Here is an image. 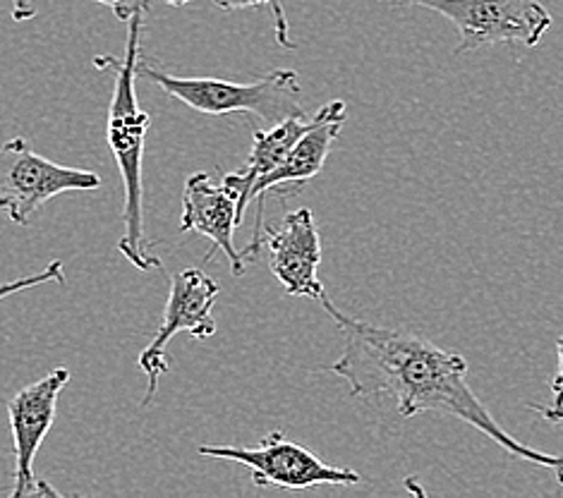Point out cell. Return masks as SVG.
<instances>
[{
	"instance_id": "cell-1",
	"label": "cell",
	"mask_w": 563,
	"mask_h": 498,
	"mask_svg": "<svg viewBox=\"0 0 563 498\" xmlns=\"http://www.w3.org/2000/svg\"><path fill=\"white\" fill-rule=\"evenodd\" d=\"M343 333V355L327 367L351 386L353 398H394L400 417L444 412L475 427L518 461L552 469L563 484V455L534 451L494 420L467 384V359L441 350L420 333L386 329L343 314L327 298L319 300Z\"/></svg>"
},
{
	"instance_id": "cell-2",
	"label": "cell",
	"mask_w": 563,
	"mask_h": 498,
	"mask_svg": "<svg viewBox=\"0 0 563 498\" xmlns=\"http://www.w3.org/2000/svg\"><path fill=\"white\" fill-rule=\"evenodd\" d=\"M150 10V0H137V8L128 20V42L123 58L97 56L93 67L113 75V97L109 106V123H106V140L113 152V158L123 178V237L118 240V250L123 257L140 268H161V262L152 252V242L144 235V185L142 164L144 144L152 128V115L140 109L135 79L142 58V30L144 15Z\"/></svg>"
},
{
	"instance_id": "cell-3",
	"label": "cell",
	"mask_w": 563,
	"mask_h": 498,
	"mask_svg": "<svg viewBox=\"0 0 563 498\" xmlns=\"http://www.w3.org/2000/svg\"><path fill=\"white\" fill-rule=\"evenodd\" d=\"M137 75L205 115L252 113L274 125L292 115H307L300 103L298 73L286 67L262 75L257 82H225L217 77H176L140 58Z\"/></svg>"
},
{
	"instance_id": "cell-4",
	"label": "cell",
	"mask_w": 563,
	"mask_h": 498,
	"mask_svg": "<svg viewBox=\"0 0 563 498\" xmlns=\"http://www.w3.org/2000/svg\"><path fill=\"white\" fill-rule=\"evenodd\" d=\"M439 12L461 34L453 56L492 44L538 46L552 26V15L540 0H394Z\"/></svg>"
},
{
	"instance_id": "cell-5",
	"label": "cell",
	"mask_w": 563,
	"mask_h": 498,
	"mask_svg": "<svg viewBox=\"0 0 563 498\" xmlns=\"http://www.w3.org/2000/svg\"><path fill=\"white\" fill-rule=\"evenodd\" d=\"M99 187L101 178L97 173L53 164L36 154L20 134L0 142V211H5L12 223L30 225L48 199L65 192H91Z\"/></svg>"
},
{
	"instance_id": "cell-6",
	"label": "cell",
	"mask_w": 563,
	"mask_h": 498,
	"mask_svg": "<svg viewBox=\"0 0 563 498\" xmlns=\"http://www.w3.org/2000/svg\"><path fill=\"white\" fill-rule=\"evenodd\" d=\"M199 455L233 461L250 467L254 487H278L302 491L312 487H353L362 482L355 469L336 467L321 461L300 443L288 441L280 432H272L262 439L260 446H199Z\"/></svg>"
},
{
	"instance_id": "cell-7",
	"label": "cell",
	"mask_w": 563,
	"mask_h": 498,
	"mask_svg": "<svg viewBox=\"0 0 563 498\" xmlns=\"http://www.w3.org/2000/svg\"><path fill=\"white\" fill-rule=\"evenodd\" d=\"M219 283L209 278L202 268H183V272L170 276L164 319H161L152 343L140 355V369L146 376V394L142 398L144 408L152 406L161 376L170 372L166 345L173 335L185 331L199 341H207L217 333V321H213L211 312L219 300Z\"/></svg>"
},
{
	"instance_id": "cell-8",
	"label": "cell",
	"mask_w": 563,
	"mask_h": 498,
	"mask_svg": "<svg viewBox=\"0 0 563 498\" xmlns=\"http://www.w3.org/2000/svg\"><path fill=\"white\" fill-rule=\"evenodd\" d=\"M70 381V369L58 367L44 379L18 390L8 400V420L12 429V443H15V473H12V498L56 494L44 479L34 475L36 453L42 449L46 434L56 422L58 398L63 388Z\"/></svg>"
},
{
	"instance_id": "cell-9",
	"label": "cell",
	"mask_w": 563,
	"mask_h": 498,
	"mask_svg": "<svg viewBox=\"0 0 563 498\" xmlns=\"http://www.w3.org/2000/svg\"><path fill=\"white\" fill-rule=\"evenodd\" d=\"M345 118H347L345 101L327 103L324 118H321L310 132L302 134L298 144L290 150V154L280 161L272 173L262 175V178L254 182L252 199H257V211H254L252 237L245 245V250H240L247 264L260 259V252L264 250V242H266V228H264L266 197H269V192L274 190H284V187H290V195H298L305 182L317 178L327 164L333 142L339 140Z\"/></svg>"
},
{
	"instance_id": "cell-10",
	"label": "cell",
	"mask_w": 563,
	"mask_h": 498,
	"mask_svg": "<svg viewBox=\"0 0 563 498\" xmlns=\"http://www.w3.org/2000/svg\"><path fill=\"white\" fill-rule=\"evenodd\" d=\"M266 250L272 272L292 298L321 300L327 295L319 280L321 235L310 209L290 211L278 228H266Z\"/></svg>"
},
{
	"instance_id": "cell-11",
	"label": "cell",
	"mask_w": 563,
	"mask_h": 498,
	"mask_svg": "<svg viewBox=\"0 0 563 498\" xmlns=\"http://www.w3.org/2000/svg\"><path fill=\"white\" fill-rule=\"evenodd\" d=\"M238 201L223 185H213L209 173H192L185 182L180 233H199L211 240L213 250H221L231 262L233 276H243L247 262L235 250Z\"/></svg>"
},
{
	"instance_id": "cell-12",
	"label": "cell",
	"mask_w": 563,
	"mask_h": 498,
	"mask_svg": "<svg viewBox=\"0 0 563 498\" xmlns=\"http://www.w3.org/2000/svg\"><path fill=\"white\" fill-rule=\"evenodd\" d=\"M321 118H324V106L310 118L292 115L280 120L272 130L252 128V152L247 158V166L235 173H228L221 182L238 201V225L245 223V211L252 201L254 182H257L262 175L272 173L280 161L290 154V150L298 144L302 134L310 132Z\"/></svg>"
},
{
	"instance_id": "cell-13",
	"label": "cell",
	"mask_w": 563,
	"mask_h": 498,
	"mask_svg": "<svg viewBox=\"0 0 563 498\" xmlns=\"http://www.w3.org/2000/svg\"><path fill=\"white\" fill-rule=\"evenodd\" d=\"M213 5L225 10V12H233V10H247V8H262V5H269L274 12V24H276V42L284 46V48H295L298 44L290 42V30H288V20H286V12L284 5L278 3V0H211Z\"/></svg>"
},
{
	"instance_id": "cell-14",
	"label": "cell",
	"mask_w": 563,
	"mask_h": 498,
	"mask_svg": "<svg viewBox=\"0 0 563 498\" xmlns=\"http://www.w3.org/2000/svg\"><path fill=\"white\" fill-rule=\"evenodd\" d=\"M46 283H58V286H63V283H65V272H63V264L60 262H51L44 268V272H38L34 276L0 283V300H5L8 295H12V292H22V290H30V288L46 286Z\"/></svg>"
},
{
	"instance_id": "cell-15",
	"label": "cell",
	"mask_w": 563,
	"mask_h": 498,
	"mask_svg": "<svg viewBox=\"0 0 563 498\" xmlns=\"http://www.w3.org/2000/svg\"><path fill=\"white\" fill-rule=\"evenodd\" d=\"M556 355H559V372H556L554 381H552V394H554L552 406H547V408L530 406V410L538 412L542 420L549 422V424H561L563 422V333L559 335V341H556Z\"/></svg>"
},
{
	"instance_id": "cell-16",
	"label": "cell",
	"mask_w": 563,
	"mask_h": 498,
	"mask_svg": "<svg viewBox=\"0 0 563 498\" xmlns=\"http://www.w3.org/2000/svg\"><path fill=\"white\" fill-rule=\"evenodd\" d=\"M93 3H101L106 8L113 10V15L120 22H128L132 18V12L137 8V0H93Z\"/></svg>"
},
{
	"instance_id": "cell-17",
	"label": "cell",
	"mask_w": 563,
	"mask_h": 498,
	"mask_svg": "<svg viewBox=\"0 0 563 498\" xmlns=\"http://www.w3.org/2000/svg\"><path fill=\"white\" fill-rule=\"evenodd\" d=\"M34 15H36V8L32 5V0H12V20L26 22Z\"/></svg>"
},
{
	"instance_id": "cell-18",
	"label": "cell",
	"mask_w": 563,
	"mask_h": 498,
	"mask_svg": "<svg viewBox=\"0 0 563 498\" xmlns=\"http://www.w3.org/2000/svg\"><path fill=\"white\" fill-rule=\"evenodd\" d=\"M164 3H166V5H176V8H178V5L190 3V0H164Z\"/></svg>"
},
{
	"instance_id": "cell-19",
	"label": "cell",
	"mask_w": 563,
	"mask_h": 498,
	"mask_svg": "<svg viewBox=\"0 0 563 498\" xmlns=\"http://www.w3.org/2000/svg\"><path fill=\"white\" fill-rule=\"evenodd\" d=\"M388 3H394V0H388Z\"/></svg>"
}]
</instances>
